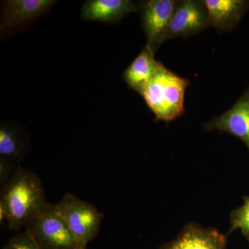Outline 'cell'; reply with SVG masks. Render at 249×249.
<instances>
[{
    "label": "cell",
    "instance_id": "obj_1",
    "mask_svg": "<svg viewBox=\"0 0 249 249\" xmlns=\"http://www.w3.org/2000/svg\"><path fill=\"white\" fill-rule=\"evenodd\" d=\"M0 201L7 210L11 230L26 227L47 204L45 190L37 175L18 167L9 183L1 188Z\"/></svg>",
    "mask_w": 249,
    "mask_h": 249
},
{
    "label": "cell",
    "instance_id": "obj_2",
    "mask_svg": "<svg viewBox=\"0 0 249 249\" xmlns=\"http://www.w3.org/2000/svg\"><path fill=\"white\" fill-rule=\"evenodd\" d=\"M191 85L160 62L158 70L139 94L155 114L156 120L171 122L184 112V96Z\"/></svg>",
    "mask_w": 249,
    "mask_h": 249
},
{
    "label": "cell",
    "instance_id": "obj_3",
    "mask_svg": "<svg viewBox=\"0 0 249 249\" xmlns=\"http://www.w3.org/2000/svg\"><path fill=\"white\" fill-rule=\"evenodd\" d=\"M55 206L78 248H86L90 241L98 235L104 214L93 205L71 193H66Z\"/></svg>",
    "mask_w": 249,
    "mask_h": 249
},
{
    "label": "cell",
    "instance_id": "obj_4",
    "mask_svg": "<svg viewBox=\"0 0 249 249\" xmlns=\"http://www.w3.org/2000/svg\"><path fill=\"white\" fill-rule=\"evenodd\" d=\"M40 249H76L78 245L55 205L45 207L25 227Z\"/></svg>",
    "mask_w": 249,
    "mask_h": 249
},
{
    "label": "cell",
    "instance_id": "obj_5",
    "mask_svg": "<svg viewBox=\"0 0 249 249\" xmlns=\"http://www.w3.org/2000/svg\"><path fill=\"white\" fill-rule=\"evenodd\" d=\"M178 1L146 0L139 3L146 47L154 53L165 42V36Z\"/></svg>",
    "mask_w": 249,
    "mask_h": 249
},
{
    "label": "cell",
    "instance_id": "obj_6",
    "mask_svg": "<svg viewBox=\"0 0 249 249\" xmlns=\"http://www.w3.org/2000/svg\"><path fill=\"white\" fill-rule=\"evenodd\" d=\"M211 27L207 10L202 1H178L167 31L165 42L175 37H191Z\"/></svg>",
    "mask_w": 249,
    "mask_h": 249
},
{
    "label": "cell",
    "instance_id": "obj_7",
    "mask_svg": "<svg viewBox=\"0 0 249 249\" xmlns=\"http://www.w3.org/2000/svg\"><path fill=\"white\" fill-rule=\"evenodd\" d=\"M208 131H222L240 139L249 151V85L229 110L204 124Z\"/></svg>",
    "mask_w": 249,
    "mask_h": 249
},
{
    "label": "cell",
    "instance_id": "obj_8",
    "mask_svg": "<svg viewBox=\"0 0 249 249\" xmlns=\"http://www.w3.org/2000/svg\"><path fill=\"white\" fill-rule=\"evenodd\" d=\"M160 249H227V236L213 228L191 222L175 240Z\"/></svg>",
    "mask_w": 249,
    "mask_h": 249
},
{
    "label": "cell",
    "instance_id": "obj_9",
    "mask_svg": "<svg viewBox=\"0 0 249 249\" xmlns=\"http://www.w3.org/2000/svg\"><path fill=\"white\" fill-rule=\"evenodd\" d=\"M57 1L54 0H8L3 1L1 31L27 24L45 14Z\"/></svg>",
    "mask_w": 249,
    "mask_h": 249
},
{
    "label": "cell",
    "instance_id": "obj_10",
    "mask_svg": "<svg viewBox=\"0 0 249 249\" xmlns=\"http://www.w3.org/2000/svg\"><path fill=\"white\" fill-rule=\"evenodd\" d=\"M212 27L219 32L235 29L249 9L247 0H204Z\"/></svg>",
    "mask_w": 249,
    "mask_h": 249
},
{
    "label": "cell",
    "instance_id": "obj_11",
    "mask_svg": "<svg viewBox=\"0 0 249 249\" xmlns=\"http://www.w3.org/2000/svg\"><path fill=\"white\" fill-rule=\"evenodd\" d=\"M139 10L138 4L129 0H88L81 8L83 20L111 23Z\"/></svg>",
    "mask_w": 249,
    "mask_h": 249
},
{
    "label": "cell",
    "instance_id": "obj_12",
    "mask_svg": "<svg viewBox=\"0 0 249 249\" xmlns=\"http://www.w3.org/2000/svg\"><path fill=\"white\" fill-rule=\"evenodd\" d=\"M155 54L145 46L123 73L126 84L136 92H141L160 67V62L156 60Z\"/></svg>",
    "mask_w": 249,
    "mask_h": 249
},
{
    "label": "cell",
    "instance_id": "obj_13",
    "mask_svg": "<svg viewBox=\"0 0 249 249\" xmlns=\"http://www.w3.org/2000/svg\"><path fill=\"white\" fill-rule=\"evenodd\" d=\"M22 153V142L17 131L9 125L1 124L0 127L1 158L14 161L19 160Z\"/></svg>",
    "mask_w": 249,
    "mask_h": 249
},
{
    "label": "cell",
    "instance_id": "obj_14",
    "mask_svg": "<svg viewBox=\"0 0 249 249\" xmlns=\"http://www.w3.org/2000/svg\"><path fill=\"white\" fill-rule=\"evenodd\" d=\"M231 228L229 232L240 229L249 242V196L244 197V204L231 213Z\"/></svg>",
    "mask_w": 249,
    "mask_h": 249
},
{
    "label": "cell",
    "instance_id": "obj_15",
    "mask_svg": "<svg viewBox=\"0 0 249 249\" xmlns=\"http://www.w3.org/2000/svg\"><path fill=\"white\" fill-rule=\"evenodd\" d=\"M3 249H40L27 231L16 234L8 240Z\"/></svg>",
    "mask_w": 249,
    "mask_h": 249
},
{
    "label": "cell",
    "instance_id": "obj_16",
    "mask_svg": "<svg viewBox=\"0 0 249 249\" xmlns=\"http://www.w3.org/2000/svg\"><path fill=\"white\" fill-rule=\"evenodd\" d=\"M13 166H14L13 161L4 158L0 159V186H1V188L6 186L12 178L13 175H14V173H12Z\"/></svg>",
    "mask_w": 249,
    "mask_h": 249
},
{
    "label": "cell",
    "instance_id": "obj_17",
    "mask_svg": "<svg viewBox=\"0 0 249 249\" xmlns=\"http://www.w3.org/2000/svg\"><path fill=\"white\" fill-rule=\"evenodd\" d=\"M87 249L85 248V249Z\"/></svg>",
    "mask_w": 249,
    "mask_h": 249
}]
</instances>
